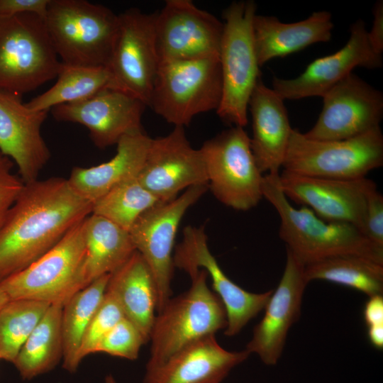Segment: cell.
I'll list each match as a JSON object with an SVG mask.
<instances>
[{
    "instance_id": "obj_27",
    "label": "cell",
    "mask_w": 383,
    "mask_h": 383,
    "mask_svg": "<svg viewBox=\"0 0 383 383\" xmlns=\"http://www.w3.org/2000/svg\"><path fill=\"white\" fill-rule=\"evenodd\" d=\"M86 249L82 264L85 287L113 273L135 251L129 231L91 213L85 218Z\"/></svg>"
},
{
    "instance_id": "obj_12",
    "label": "cell",
    "mask_w": 383,
    "mask_h": 383,
    "mask_svg": "<svg viewBox=\"0 0 383 383\" xmlns=\"http://www.w3.org/2000/svg\"><path fill=\"white\" fill-rule=\"evenodd\" d=\"M156 11L130 9L118 14V26L109 63L111 88L123 91L147 106L157 76Z\"/></svg>"
},
{
    "instance_id": "obj_3",
    "label": "cell",
    "mask_w": 383,
    "mask_h": 383,
    "mask_svg": "<svg viewBox=\"0 0 383 383\" xmlns=\"http://www.w3.org/2000/svg\"><path fill=\"white\" fill-rule=\"evenodd\" d=\"M189 276V289L171 297L155 316L145 370L162 365L184 347L226 327L224 306L209 287L206 271L200 269Z\"/></svg>"
},
{
    "instance_id": "obj_41",
    "label": "cell",
    "mask_w": 383,
    "mask_h": 383,
    "mask_svg": "<svg viewBox=\"0 0 383 383\" xmlns=\"http://www.w3.org/2000/svg\"><path fill=\"white\" fill-rule=\"evenodd\" d=\"M367 336L370 343L376 348H383V324L367 326Z\"/></svg>"
},
{
    "instance_id": "obj_37",
    "label": "cell",
    "mask_w": 383,
    "mask_h": 383,
    "mask_svg": "<svg viewBox=\"0 0 383 383\" xmlns=\"http://www.w3.org/2000/svg\"><path fill=\"white\" fill-rule=\"evenodd\" d=\"M13 165L9 157H0V228L24 186L20 177L12 172Z\"/></svg>"
},
{
    "instance_id": "obj_18",
    "label": "cell",
    "mask_w": 383,
    "mask_h": 383,
    "mask_svg": "<svg viewBox=\"0 0 383 383\" xmlns=\"http://www.w3.org/2000/svg\"><path fill=\"white\" fill-rule=\"evenodd\" d=\"M365 23L359 18L350 29V38L337 52L314 60L304 71L293 79L274 77L272 89L283 100L322 97L337 83L361 67L370 70L382 66V55L372 48Z\"/></svg>"
},
{
    "instance_id": "obj_30",
    "label": "cell",
    "mask_w": 383,
    "mask_h": 383,
    "mask_svg": "<svg viewBox=\"0 0 383 383\" xmlns=\"http://www.w3.org/2000/svg\"><path fill=\"white\" fill-rule=\"evenodd\" d=\"M110 274L98 278L76 292L62 306V367L70 373L79 367L78 353L83 337L104 296Z\"/></svg>"
},
{
    "instance_id": "obj_20",
    "label": "cell",
    "mask_w": 383,
    "mask_h": 383,
    "mask_svg": "<svg viewBox=\"0 0 383 383\" xmlns=\"http://www.w3.org/2000/svg\"><path fill=\"white\" fill-rule=\"evenodd\" d=\"M307 284L304 265L287 250L282 278L273 290L264 309V316L255 326L245 348L250 354H256L264 364L274 365L281 357L288 333L300 317Z\"/></svg>"
},
{
    "instance_id": "obj_13",
    "label": "cell",
    "mask_w": 383,
    "mask_h": 383,
    "mask_svg": "<svg viewBox=\"0 0 383 383\" xmlns=\"http://www.w3.org/2000/svg\"><path fill=\"white\" fill-rule=\"evenodd\" d=\"M174 267L188 274L200 269L211 279L213 292L222 301L227 317L224 334L234 336L248 323L264 310L272 289L264 293H252L241 288L222 270L208 245V237L203 226L184 228L182 241L173 253Z\"/></svg>"
},
{
    "instance_id": "obj_34",
    "label": "cell",
    "mask_w": 383,
    "mask_h": 383,
    "mask_svg": "<svg viewBox=\"0 0 383 383\" xmlns=\"http://www.w3.org/2000/svg\"><path fill=\"white\" fill-rule=\"evenodd\" d=\"M123 318L125 316L118 300L114 294L106 288L83 337L78 353L79 362L86 356L94 353L101 338Z\"/></svg>"
},
{
    "instance_id": "obj_1",
    "label": "cell",
    "mask_w": 383,
    "mask_h": 383,
    "mask_svg": "<svg viewBox=\"0 0 383 383\" xmlns=\"http://www.w3.org/2000/svg\"><path fill=\"white\" fill-rule=\"evenodd\" d=\"M91 210L67 179L24 183L0 228V282L44 255Z\"/></svg>"
},
{
    "instance_id": "obj_44",
    "label": "cell",
    "mask_w": 383,
    "mask_h": 383,
    "mask_svg": "<svg viewBox=\"0 0 383 383\" xmlns=\"http://www.w3.org/2000/svg\"><path fill=\"white\" fill-rule=\"evenodd\" d=\"M2 156H4L1 152H0V157H1Z\"/></svg>"
},
{
    "instance_id": "obj_31",
    "label": "cell",
    "mask_w": 383,
    "mask_h": 383,
    "mask_svg": "<svg viewBox=\"0 0 383 383\" xmlns=\"http://www.w3.org/2000/svg\"><path fill=\"white\" fill-rule=\"evenodd\" d=\"M304 277L358 290L368 296L383 294V265L357 255H338L304 266Z\"/></svg>"
},
{
    "instance_id": "obj_35",
    "label": "cell",
    "mask_w": 383,
    "mask_h": 383,
    "mask_svg": "<svg viewBox=\"0 0 383 383\" xmlns=\"http://www.w3.org/2000/svg\"><path fill=\"white\" fill-rule=\"evenodd\" d=\"M147 343L139 329L126 318L116 323L99 341L95 353L135 360Z\"/></svg>"
},
{
    "instance_id": "obj_14",
    "label": "cell",
    "mask_w": 383,
    "mask_h": 383,
    "mask_svg": "<svg viewBox=\"0 0 383 383\" xmlns=\"http://www.w3.org/2000/svg\"><path fill=\"white\" fill-rule=\"evenodd\" d=\"M223 23L191 0H167L156 11L159 62L219 55Z\"/></svg>"
},
{
    "instance_id": "obj_36",
    "label": "cell",
    "mask_w": 383,
    "mask_h": 383,
    "mask_svg": "<svg viewBox=\"0 0 383 383\" xmlns=\"http://www.w3.org/2000/svg\"><path fill=\"white\" fill-rule=\"evenodd\" d=\"M362 234L374 247L383 250V196L377 188L367 196Z\"/></svg>"
},
{
    "instance_id": "obj_22",
    "label": "cell",
    "mask_w": 383,
    "mask_h": 383,
    "mask_svg": "<svg viewBox=\"0 0 383 383\" xmlns=\"http://www.w3.org/2000/svg\"><path fill=\"white\" fill-rule=\"evenodd\" d=\"M250 355L246 350H227L215 335H207L184 347L162 365L145 370L143 383H221Z\"/></svg>"
},
{
    "instance_id": "obj_11",
    "label": "cell",
    "mask_w": 383,
    "mask_h": 383,
    "mask_svg": "<svg viewBox=\"0 0 383 383\" xmlns=\"http://www.w3.org/2000/svg\"><path fill=\"white\" fill-rule=\"evenodd\" d=\"M208 190L196 185L172 200L160 203L144 212L129 231L135 250L148 265L155 281L160 311L172 297L174 241L187 211Z\"/></svg>"
},
{
    "instance_id": "obj_39",
    "label": "cell",
    "mask_w": 383,
    "mask_h": 383,
    "mask_svg": "<svg viewBox=\"0 0 383 383\" xmlns=\"http://www.w3.org/2000/svg\"><path fill=\"white\" fill-rule=\"evenodd\" d=\"M373 22L368 38L373 50L378 54L383 52V1L378 0L372 9Z\"/></svg>"
},
{
    "instance_id": "obj_2",
    "label": "cell",
    "mask_w": 383,
    "mask_h": 383,
    "mask_svg": "<svg viewBox=\"0 0 383 383\" xmlns=\"http://www.w3.org/2000/svg\"><path fill=\"white\" fill-rule=\"evenodd\" d=\"M279 173L263 176L262 192L280 218L279 238L305 265L331 257L357 255L383 265V250L352 224L326 221L306 206L294 208L282 192Z\"/></svg>"
},
{
    "instance_id": "obj_23",
    "label": "cell",
    "mask_w": 383,
    "mask_h": 383,
    "mask_svg": "<svg viewBox=\"0 0 383 383\" xmlns=\"http://www.w3.org/2000/svg\"><path fill=\"white\" fill-rule=\"evenodd\" d=\"M284 101L262 78L250 98V147L262 174H277L282 167L292 131Z\"/></svg>"
},
{
    "instance_id": "obj_15",
    "label": "cell",
    "mask_w": 383,
    "mask_h": 383,
    "mask_svg": "<svg viewBox=\"0 0 383 383\" xmlns=\"http://www.w3.org/2000/svg\"><path fill=\"white\" fill-rule=\"evenodd\" d=\"M323 108L314 126L304 135L316 140L355 138L379 126L383 94L350 73L323 96Z\"/></svg>"
},
{
    "instance_id": "obj_29",
    "label": "cell",
    "mask_w": 383,
    "mask_h": 383,
    "mask_svg": "<svg viewBox=\"0 0 383 383\" xmlns=\"http://www.w3.org/2000/svg\"><path fill=\"white\" fill-rule=\"evenodd\" d=\"M55 84L26 103L33 111H50L56 106L87 100L111 87L106 67L72 66L61 62Z\"/></svg>"
},
{
    "instance_id": "obj_32",
    "label": "cell",
    "mask_w": 383,
    "mask_h": 383,
    "mask_svg": "<svg viewBox=\"0 0 383 383\" xmlns=\"http://www.w3.org/2000/svg\"><path fill=\"white\" fill-rule=\"evenodd\" d=\"M160 203L162 201L145 188L137 177L117 184L94 201L91 213L129 231L144 212Z\"/></svg>"
},
{
    "instance_id": "obj_33",
    "label": "cell",
    "mask_w": 383,
    "mask_h": 383,
    "mask_svg": "<svg viewBox=\"0 0 383 383\" xmlns=\"http://www.w3.org/2000/svg\"><path fill=\"white\" fill-rule=\"evenodd\" d=\"M51 304L28 299L9 300L0 310V360L12 362Z\"/></svg>"
},
{
    "instance_id": "obj_9",
    "label": "cell",
    "mask_w": 383,
    "mask_h": 383,
    "mask_svg": "<svg viewBox=\"0 0 383 383\" xmlns=\"http://www.w3.org/2000/svg\"><path fill=\"white\" fill-rule=\"evenodd\" d=\"M208 189L225 206L238 211L255 207L263 198V174L254 158L243 127L231 126L199 148Z\"/></svg>"
},
{
    "instance_id": "obj_21",
    "label": "cell",
    "mask_w": 383,
    "mask_h": 383,
    "mask_svg": "<svg viewBox=\"0 0 383 383\" xmlns=\"http://www.w3.org/2000/svg\"><path fill=\"white\" fill-rule=\"evenodd\" d=\"M49 111H33L21 96L0 91V152L13 160L26 183L38 179L51 157L41 127Z\"/></svg>"
},
{
    "instance_id": "obj_19",
    "label": "cell",
    "mask_w": 383,
    "mask_h": 383,
    "mask_svg": "<svg viewBox=\"0 0 383 383\" xmlns=\"http://www.w3.org/2000/svg\"><path fill=\"white\" fill-rule=\"evenodd\" d=\"M146 106L136 97L108 87L87 100L58 105L50 111L58 121L85 126L94 144L106 148L127 134L143 131L141 120Z\"/></svg>"
},
{
    "instance_id": "obj_42",
    "label": "cell",
    "mask_w": 383,
    "mask_h": 383,
    "mask_svg": "<svg viewBox=\"0 0 383 383\" xmlns=\"http://www.w3.org/2000/svg\"><path fill=\"white\" fill-rule=\"evenodd\" d=\"M9 301V299L6 294L0 289V310Z\"/></svg>"
},
{
    "instance_id": "obj_24",
    "label": "cell",
    "mask_w": 383,
    "mask_h": 383,
    "mask_svg": "<svg viewBox=\"0 0 383 383\" xmlns=\"http://www.w3.org/2000/svg\"><path fill=\"white\" fill-rule=\"evenodd\" d=\"M331 13L315 11L295 23H282L273 16L255 14L252 36L260 67L270 60L285 57L308 46L328 42L333 28Z\"/></svg>"
},
{
    "instance_id": "obj_10",
    "label": "cell",
    "mask_w": 383,
    "mask_h": 383,
    "mask_svg": "<svg viewBox=\"0 0 383 383\" xmlns=\"http://www.w3.org/2000/svg\"><path fill=\"white\" fill-rule=\"evenodd\" d=\"M85 218L30 266L0 282V289L9 300L28 299L64 305L85 287L82 279Z\"/></svg>"
},
{
    "instance_id": "obj_16",
    "label": "cell",
    "mask_w": 383,
    "mask_h": 383,
    "mask_svg": "<svg viewBox=\"0 0 383 383\" xmlns=\"http://www.w3.org/2000/svg\"><path fill=\"white\" fill-rule=\"evenodd\" d=\"M279 182L287 199L326 221L350 223L362 233L367 196L377 188L372 180L321 178L283 170Z\"/></svg>"
},
{
    "instance_id": "obj_28",
    "label": "cell",
    "mask_w": 383,
    "mask_h": 383,
    "mask_svg": "<svg viewBox=\"0 0 383 383\" xmlns=\"http://www.w3.org/2000/svg\"><path fill=\"white\" fill-rule=\"evenodd\" d=\"M62 304H51L29 335L13 364L23 379L53 370L63 357Z\"/></svg>"
},
{
    "instance_id": "obj_7",
    "label": "cell",
    "mask_w": 383,
    "mask_h": 383,
    "mask_svg": "<svg viewBox=\"0 0 383 383\" xmlns=\"http://www.w3.org/2000/svg\"><path fill=\"white\" fill-rule=\"evenodd\" d=\"M222 96L218 56L160 62L148 106L167 123L189 125L218 109Z\"/></svg>"
},
{
    "instance_id": "obj_40",
    "label": "cell",
    "mask_w": 383,
    "mask_h": 383,
    "mask_svg": "<svg viewBox=\"0 0 383 383\" xmlns=\"http://www.w3.org/2000/svg\"><path fill=\"white\" fill-rule=\"evenodd\" d=\"M362 314L367 326L383 324V296H369L365 304Z\"/></svg>"
},
{
    "instance_id": "obj_25",
    "label": "cell",
    "mask_w": 383,
    "mask_h": 383,
    "mask_svg": "<svg viewBox=\"0 0 383 383\" xmlns=\"http://www.w3.org/2000/svg\"><path fill=\"white\" fill-rule=\"evenodd\" d=\"M151 138L143 131L123 136L116 155L90 167H74L68 182L81 196L93 203L117 184L137 177L144 164Z\"/></svg>"
},
{
    "instance_id": "obj_38",
    "label": "cell",
    "mask_w": 383,
    "mask_h": 383,
    "mask_svg": "<svg viewBox=\"0 0 383 383\" xmlns=\"http://www.w3.org/2000/svg\"><path fill=\"white\" fill-rule=\"evenodd\" d=\"M50 0H0V16L32 13L45 18Z\"/></svg>"
},
{
    "instance_id": "obj_26",
    "label": "cell",
    "mask_w": 383,
    "mask_h": 383,
    "mask_svg": "<svg viewBox=\"0 0 383 383\" xmlns=\"http://www.w3.org/2000/svg\"><path fill=\"white\" fill-rule=\"evenodd\" d=\"M106 288L116 296L125 318L139 329L148 343L157 311V289L152 274L138 251L110 274Z\"/></svg>"
},
{
    "instance_id": "obj_43",
    "label": "cell",
    "mask_w": 383,
    "mask_h": 383,
    "mask_svg": "<svg viewBox=\"0 0 383 383\" xmlns=\"http://www.w3.org/2000/svg\"><path fill=\"white\" fill-rule=\"evenodd\" d=\"M104 383H118L112 374H108L105 377Z\"/></svg>"
},
{
    "instance_id": "obj_8",
    "label": "cell",
    "mask_w": 383,
    "mask_h": 383,
    "mask_svg": "<svg viewBox=\"0 0 383 383\" xmlns=\"http://www.w3.org/2000/svg\"><path fill=\"white\" fill-rule=\"evenodd\" d=\"M383 165L380 127L359 136L316 140L292 128L282 164L284 171L309 177L356 179Z\"/></svg>"
},
{
    "instance_id": "obj_5",
    "label": "cell",
    "mask_w": 383,
    "mask_h": 383,
    "mask_svg": "<svg viewBox=\"0 0 383 383\" xmlns=\"http://www.w3.org/2000/svg\"><path fill=\"white\" fill-rule=\"evenodd\" d=\"M256 11V3L247 0L233 1L223 12L218 55L222 96L216 113L232 126L247 125L250 98L261 78L252 36Z\"/></svg>"
},
{
    "instance_id": "obj_6",
    "label": "cell",
    "mask_w": 383,
    "mask_h": 383,
    "mask_svg": "<svg viewBox=\"0 0 383 383\" xmlns=\"http://www.w3.org/2000/svg\"><path fill=\"white\" fill-rule=\"evenodd\" d=\"M60 66L44 18L0 16V91L21 96L56 78Z\"/></svg>"
},
{
    "instance_id": "obj_17",
    "label": "cell",
    "mask_w": 383,
    "mask_h": 383,
    "mask_svg": "<svg viewBox=\"0 0 383 383\" xmlns=\"http://www.w3.org/2000/svg\"><path fill=\"white\" fill-rule=\"evenodd\" d=\"M138 179L162 202L174 199L191 187L208 184L201 152L191 145L180 126L165 136L151 138Z\"/></svg>"
},
{
    "instance_id": "obj_4",
    "label": "cell",
    "mask_w": 383,
    "mask_h": 383,
    "mask_svg": "<svg viewBox=\"0 0 383 383\" xmlns=\"http://www.w3.org/2000/svg\"><path fill=\"white\" fill-rule=\"evenodd\" d=\"M44 21L62 63L107 67L118 30V14L86 0H50Z\"/></svg>"
}]
</instances>
